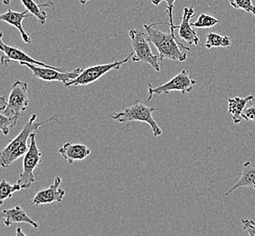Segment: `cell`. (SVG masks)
<instances>
[{"label":"cell","instance_id":"1","mask_svg":"<svg viewBox=\"0 0 255 236\" xmlns=\"http://www.w3.org/2000/svg\"><path fill=\"white\" fill-rule=\"evenodd\" d=\"M52 121L58 122V117L54 116L45 121L38 122L36 114L31 115L20 133L15 138L12 139L5 147L0 149V167L7 168L14 164L16 160L24 156L29 148L28 140L30 138L31 133L36 132L42 125L50 123Z\"/></svg>","mask_w":255,"mask_h":236},{"label":"cell","instance_id":"2","mask_svg":"<svg viewBox=\"0 0 255 236\" xmlns=\"http://www.w3.org/2000/svg\"><path fill=\"white\" fill-rule=\"evenodd\" d=\"M143 28L147 34L149 41L158 51L160 62L164 59L176 62L187 60V55L183 50L190 51V48L177 41L176 36H173L171 33H165L154 28L152 24H144Z\"/></svg>","mask_w":255,"mask_h":236},{"label":"cell","instance_id":"3","mask_svg":"<svg viewBox=\"0 0 255 236\" xmlns=\"http://www.w3.org/2000/svg\"><path fill=\"white\" fill-rule=\"evenodd\" d=\"M156 111V108H149L144 104L134 100L133 106L127 108L120 112H115L110 114L109 118L116 120L119 123H126V127L129 126L131 122H143L149 124V126L153 131V135L158 137L162 135L163 131L160 128L158 123L153 119V113Z\"/></svg>","mask_w":255,"mask_h":236},{"label":"cell","instance_id":"4","mask_svg":"<svg viewBox=\"0 0 255 236\" xmlns=\"http://www.w3.org/2000/svg\"><path fill=\"white\" fill-rule=\"evenodd\" d=\"M129 36L132 43V57L133 62H143L150 65L156 72H160L159 57L153 55L149 45L146 32H142L135 28L129 30Z\"/></svg>","mask_w":255,"mask_h":236},{"label":"cell","instance_id":"5","mask_svg":"<svg viewBox=\"0 0 255 236\" xmlns=\"http://www.w3.org/2000/svg\"><path fill=\"white\" fill-rule=\"evenodd\" d=\"M42 156L43 154L36 143V134L34 132L31 133L29 138V148L23 156V171L17 180V184L20 185L22 189H27L34 183H36L34 172L40 163Z\"/></svg>","mask_w":255,"mask_h":236},{"label":"cell","instance_id":"6","mask_svg":"<svg viewBox=\"0 0 255 236\" xmlns=\"http://www.w3.org/2000/svg\"><path fill=\"white\" fill-rule=\"evenodd\" d=\"M131 57H132V52L128 55V57H126L125 59L120 61L101 64V65H94L87 68H83L78 77L73 79L70 82L67 83L65 87H83V86L91 85L93 83L98 81L108 72L112 70L120 69V67H122L124 64L128 63L131 59Z\"/></svg>","mask_w":255,"mask_h":236},{"label":"cell","instance_id":"7","mask_svg":"<svg viewBox=\"0 0 255 236\" xmlns=\"http://www.w3.org/2000/svg\"><path fill=\"white\" fill-rule=\"evenodd\" d=\"M195 84L196 81L189 76V73L185 69H183L172 79L163 85L153 87V85L150 83L148 85L147 101L150 102L153 96L168 95L173 91H179L183 95L188 94L193 91Z\"/></svg>","mask_w":255,"mask_h":236},{"label":"cell","instance_id":"8","mask_svg":"<svg viewBox=\"0 0 255 236\" xmlns=\"http://www.w3.org/2000/svg\"><path fill=\"white\" fill-rule=\"evenodd\" d=\"M28 106L29 98L27 83L15 81L12 85L6 107L2 112L10 118H20L21 114L26 111Z\"/></svg>","mask_w":255,"mask_h":236},{"label":"cell","instance_id":"9","mask_svg":"<svg viewBox=\"0 0 255 236\" xmlns=\"http://www.w3.org/2000/svg\"><path fill=\"white\" fill-rule=\"evenodd\" d=\"M19 64L21 66L28 67L33 73V76L36 78L44 80L46 82H55V81L61 82L64 86H66L67 83L70 82L73 79L77 78L83 69L78 67L71 72H63L61 71V68L59 67H42V66L27 63V62H20Z\"/></svg>","mask_w":255,"mask_h":236},{"label":"cell","instance_id":"10","mask_svg":"<svg viewBox=\"0 0 255 236\" xmlns=\"http://www.w3.org/2000/svg\"><path fill=\"white\" fill-rule=\"evenodd\" d=\"M3 32H0V51L3 53V55L0 57V64L3 66H8L11 63L14 62H27L30 64L42 66V67H52L50 65L46 64L45 62L36 60L35 58L29 56L26 52L20 49L17 46H9L6 45L3 41Z\"/></svg>","mask_w":255,"mask_h":236},{"label":"cell","instance_id":"11","mask_svg":"<svg viewBox=\"0 0 255 236\" xmlns=\"http://www.w3.org/2000/svg\"><path fill=\"white\" fill-rule=\"evenodd\" d=\"M62 184L61 177L56 176L54 183L49 187L41 189L36 193L33 198V205L39 206L41 205L52 204L55 202L61 203L66 196V191L60 188Z\"/></svg>","mask_w":255,"mask_h":236},{"label":"cell","instance_id":"12","mask_svg":"<svg viewBox=\"0 0 255 236\" xmlns=\"http://www.w3.org/2000/svg\"><path fill=\"white\" fill-rule=\"evenodd\" d=\"M194 16V7L193 5L184 7L182 22L179 25H175V29H178V36L181 39L187 42L189 45L199 46V36H197L196 32L193 28V26L190 22L191 18Z\"/></svg>","mask_w":255,"mask_h":236},{"label":"cell","instance_id":"13","mask_svg":"<svg viewBox=\"0 0 255 236\" xmlns=\"http://www.w3.org/2000/svg\"><path fill=\"white\" fill-rule=\"evenodd\" d=\"M0 221L3 222L7 227L14 224H28L35 229L39 228V225L31 219L25 210L20 206H15L11 209H4L0 211Z\"/></svg>","mask_w":255,"mask_h":236},{"label":"cell","instance_id":"14","mask_svg":"<svg viewBox=\"0 0 255 236\" xmlns=\"http://www.w3.org/2000/svg\"><path fill=\"white\" fill-rule=\"evenodd\" d=\"M58 153L68 164H74L77 161H83L91 154V150L86 144L67 142L58 149Z\"/></svg>","mask_w":255,"mask_h":236},{"label":"cell","instance_id":"15","mask_svg":"<svg viewBox=\"0 0 255 236\" xmlns=\"http://www.w3.org/2000/svg\"><path fill=\"white\" fill-rule=\"evenodd\" d=\"M28 11L24 10L22 12H17V11L13 10V9H8V10L0 14V20L4 21L5 23L9 24L11 26H15L16 27L19 33H20L22 40L25 42L26 44H31L32 39H31L30 36L26 33V31L24 29L23 27V20L28 16Z\"/></svg>","mask_w":255,"mask_h":236},{"label":"cell","instance_id":"16","mask_svg":"<svg viewBox=\"0 0 255 236\" xmlns=\"http://www.w3.org/2000/svg\"><path fill=\"white\" fill-rule=\"evenodd\" d=\"M242 187H251L255 190V165L252 164L250 161H247L243 164L240 178L235 183V185H233L231 189L225 193V196H228L234 191Z\"/></svg>","mask_w":255,"mask_h":236},{"label":"cell","instance_id":"17","mask_svg":"<svg viewBox=\"0 0 255 236\" xmlns=\"http://www.w3.org/2000/svg\"><path fill=\"white\" fill-rule=\"evenodd\" d=\"M254 100H255V97L253 95L245 98L235 97V98L228 99V112L231 115L234 123H239L243 121L244 119L243 114L247 104L250 103L251 101H254Z\"/></svg>","mask_w":255,"mask_h":236},{"label":"cell","instance_id":"18","mask_svg":"<svg viewBox=\"0 0 255 236\" xmlns=\"http://www.w3.org/2000/svg\"><path fill=\"white\" fill-rule=\"evenodd\" d=\"M20 1L21 3L26 7V10L28 11L32 15H35L42 26L46 25V21H47V14H46V11L44 10V7L54 5L53 2L48 1L47 3L38 5L34 0H20Z\"/></svg>","mask_w":255,"mask_h":236},{"label":"cell","instance_id":"19","mask_svg":"<svg viewBox=\"0 0 255 236\" xmlns=\"http://www.w3.org/2000/svg\"><path fill=\"white\" fill-rule=\"evenodd\" d=\"M205 37V47L207 49H211L213 47H230L232 46L231 37L228 36H222L215 32H210Z\"/></svg>","mask_w":255,"mask_h":236},{"label":"cell","instance_id":"20","mask_svg":"<svg viewBox=\"0 0 255 236\" xmlns=\"http://www.w3.org/2000/svg\"><path fill=\"white\" fill-rule=\"evenodd\" d=\"M21 190L23 189L17 183L15 185H12L5 180H2L0 182V206L4 204L5 200L12 198L15 192Z\"/></svg>","mask_w":255,"mask_h":236},{"label":"cell","instance_id":"21","mask_svg":"<svg viewBox=\"0 0 255 236\" xmlns=\"http://www.w3.org/2000/svg\"><path fill=\"white\" fill-rule=\"evenodd\" d=\"M176 0H152V4L154 5H159L162 2H165L167 4L166 6V13L168 15L169 20L170 23H166V22H158V23H153L152 24L153 26H156V25H160V24H164L170 26V33L175 36L174 34V30H175V24L174 22V15H173V11H174V3Z\"/></svg>","mask_w":255,"mask_h":236},{"label":"cell","instance_id":"22","mask_svg":"<svg viewBox=\"0 0 255 236\" xmlns=\"http://www.w3.org/2000/svg\"><path fill=\"white\" fill-rule=\"evenodd\" d=\"M220 23H221V21L214 15L206 14V13H202L197 17L196 21L192 23V26L196 28H212V27L217 26Z\"/></svg>","mask_w":255,"mask_h":236},{"label":"cell","instance_id":"23","mask_svg":"<svg viewBox=\"0 0 255 236\" xmlns=\"http://www.w3.org/2000/svg\"><path fill=\"white\" fill-rule=\"evenodd\" d=\"M18 120V118H10L5 116L3 112H0V132L5 136L8 135L10 133L11 129L15 127Z\"/></svg>","mask_w":255,"mask_h":236},{"label":"cell","instance_id":"24","mask_svg":"<svg viewBox=\"0 0 255 236\" xmlns=\"http://www.w3.org/2000/svg\"><path fill=\"white\" fill-rule=\"evenodd\" d=\"M229 2L235 9H241L255 15V5L253 0H229Z\"/></svg>","mask_w":255,"mask_h":236},{"label":"cell","instance_id":"25","mask_svg":"<svg viewBox=\"0 0 255 236\" xmlns=\"http://www.w3.org/2000/svg\"><path fill=\"white\" fill-rule=\"evenodd\" d=\"M241 222L247 234L250 236H255V222L247 218L242 219Z\"/></svg>","mask_w":255,"mask_h":236},{"label":"cell","instance_id":"26","mask_svg":"<svg viewBox=\"0 0 255 236\" xmlns=\"http://www.w3.org/2000/svg\"><path fill=\"white\" fill-rule=\"evenodd\" d=\"M243 118L245 121H254L255 122V106H252L250 108H245L244 114H243Z\"/></svg>","mask_w":255,"mask_h":236},{"label":"cell","instance_id":"27","mask_svg":"<svg viewBox=\"0 0 255 236\" xmlns=\"http://www.w3.org/2000/svg\"><path fill=\"white\" fill-rule=\"evenodd\" d=\"M6 98L4 96H0V111H3L6 107Z\"/></svg>","mask_w":255,"mask_h":236},{"label":"cell","instance_id":"28","mask_svg":"<svg viewBox=\"0 0 255 236\" xmlns=\"http://www.w3.org/2000/svg\"><path fill=\"white\" fill-rule=\"evenodd\" d=\"M16 236H26V234L21 231L20 228H17L16 229Z\"/></svg>","mask_w":255,"mask_h":236},{"label":"cell","instance_id":"29","mask_svg":"<svg viewBox=\"0 0 255 236\" xmlns=\"http://www.w3.org/2000/svg\"><path fill=\"white\" fill-rule=\"evenodd\" d=\"M12 0H2V3H3V5H7L10 4V2Z\"/></svg>","mask_w":255,"mask_h":236},{"label":"cell","instance_id":"30","mask_svg":"<svg viewBox=\"0 0 255 236\" xmlns=\"http://www.w3.org/2000/svg\"><path fill=\"white\" fill-rule=\"evenodd\" d=\"M89 1H92V0H79L80 4H82V5H86V4H87V2H89Z\"/></svg>","mask_w":255,"mask_h":236}]
</instances>
